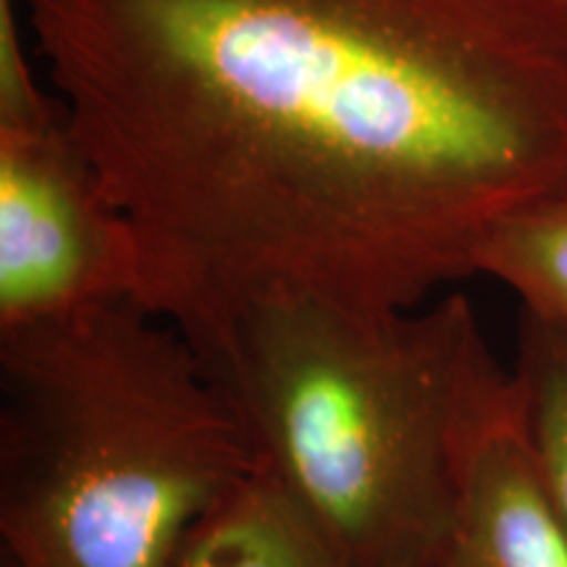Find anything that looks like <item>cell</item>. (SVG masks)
Here are the masks:
<instances>
[{
  "label": "cell",
  "instance_id": "obj_4",
  "mask_svg": "<svg viewBox=\"0 0 567 567\" xmlns=\"http://www.w3.org/2000/svg\"><path fill=\"white\" fill-rule=\"evenodd\" d=\"M116 302L153 313L151 264L63 103L32 122L0 124V331Z\"/></svg>",
  "mask_w": 567,
  "mask_h": 567
},
{
  "label": "cell",
  "instance_id": "obj_2",
  "mask_svg": "<svg viewBox=\"0 0 567 567\" xmlns=\"http://www.w3.org/2000/svg\"><path fill=\"white\" fill-rule=\"evenodd\" d=\"M193 347L344 567H431L467 431L509 375L467 297L371 313L271 292Z\"/></svg>",
  "mask_w": 567,
  "mask_h": 567
},
{
  "label": "cell",
  "instance_id": "obj_8",
  "mask_svg": "<svg viewBox=\"0 0 567 567\" xmlns=\"http://www.w3.org/2000/svg\"><path fill=\"white\" fill-rule=\"evenodd\" d=\"M513 379L536 463L567 530V326L523 310Z\"/></svg>",
  "mask_w": 567,
  "mask_h": 567
},
{
  "label": "cell",
  "instance_id": "obj_1",
  "mask_svg": "<svg viewBox=\"0 0 567 567\" xmlns=\"http://www.w3.org/2000/svg\"><path fill=\"white\" fill-rule=\"evenodd\" d=\"M189 344L295 292L394 313L567 184V0H17Z\"/></svg>",
  "mask_w": 567,
  "mask_h": 567
},
{
  "label": "cell",
  "instance_id": "obj_5",
  "mask_svg": "<svg viewBox=\"0 0 567 567\" xmlns=\"http://www.w3.org/2000/svg\"><path fill=\"white\" fill-rule=\"evenodd\" d=\"M431 567H567V530L536 463L513 371L467 431L450 526Z\"/></svg>",
  "mask_w": 567,
  "mask_h": 567
},
{
  "label": "cell",
  "instance_id": "obj_6",
  "mask_svg": "<svg viewBox=\"0 0 567 567\" xmlns=\"http://www.w3.org/2000/svg\"><path fill=\"white\" fill-rule=\"evenodd\" d=\"M172 567L344 565L287 488L258 467L189 528Z\"/></svg>",
  "mask_w": 567,
  "mask_h": 567
},
{
  "label": "cell",
  "instance_id": "obj_7",
  "mask_svg": "<svg viewBox=\"0 0 567 567\" xmlns=\"http://www.w3.org/2000/svg\"><path fill=\"white\" fill-rule=\"evenodd\" d=\"M473 276L505 284L526 313L567 326V184L488 229Z\"/></svg>",
  "mask_w": 567,
  "mask_h": 567
},
{
  "label": "cell",
  "instance_id": "obj_3",
  "mask_svg": "<svg viewBox=\"0 0 567 567\" xmlns=\"http://www.w3.org/2000/svg\"><path fill=\"white\" fill-rule=\"evenodd\" d=\"M6 567H172L258 471L189 339L134 302L0 331Z\"/></svg>",
  "mask_w": 567,
  "mask_h": 567
}]
</instances>
